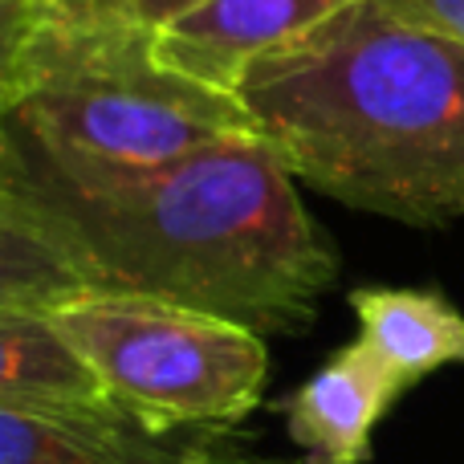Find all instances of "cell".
I'll use <instances>...</instances> for the list:
<instances>
[{"label":"cell","instance_id":"10","mask_svg":"<svg viewBox=\"0 0 464 464\" xmlns=\"http://www.w3.org/2000/svg\"><path fill=\"white\" fill-rule=\"evenodd\" d=\"M90 285L94 281L73 245L16 184L5 135V106H0V305L49 310Z\"/></svg>","mask_w":464,"mask_h":464},{"label":"cell","instance_id":"8","mask_svg":"<svg viewBox=\"0 0 464 464\" xmlns=\"http://www.w3.org/2000/svg\"><path fill=\"white\" fill-rule=\"evenodd\" d=\"M0 408L122 411L37 305H0Z\"/></svg>","mask_w":464,"mask_h":464},{"label":"cell","instance_id":"9","mask_svg":"<svg viewBox=\"0 0 464 464\" xmlns=\"http://www.w3.org/2000/svg\"><path fill=\"white\" fill-rule=\"evenodd\" d=\"M359 343L408 387L464 362V314L436 289L359 285L351 289Z\"/></svg>","mask_w":464,"mask_h":464},{"label":"cell","instance_id":"2","mask_svg":"<svg viewBox=\"0 0 464 464\" xmlns=\"http://www.w3.org/2000/svg\"><path fill=\"white\" fill-rule=\"evenodd\" d=\"M237 98L297 184L354 212L464 220V45L359 0L261 57Z\"/></svg>","mask_w":464,"mask_h":464},{"label":"cell","instance_id":"6","mask_svg":"<svg viewBox=\"0 0 464 464\" xmlns=\"http://www.w3.org/2000/svg\"><path fill=\"white\" fill-rule=\"evenodd\" d=\"M411 392L359 338L338 346L285 403V432L314 464H367L375 428Z\"/></svg>","mask_w":464,"mask_h":464},{"label":"cell","instance_id":"12","mask_svg":"<svg viewBox=\"0 0 464 464\" xmlns=\"http://www.w3.org/2000/svg\"><path fill=\"white\" fill-rule=\"evenodd\" d=\"M379 5L420 29L444 33L464 45V0H379Z\"/></svg>","mask_w":464,"mask_h":464},{"label":"cell","instance_id":"13","mask_svg":"<svg viewBox=\"0 0 464 464\" xmlns=\"http://www.w3.org/2000/svg\"><path fill=\"white\" fill-rule=\"evenodd\" d=\"M90 5L98 8H111V13H122L130 16L135 24H143V29H163L168 21H176L179 13H188L192 5H200V0H90Z\"/></svg>","mask_w":464,"mask_h":464},{"label":"cell","instance_id":"5","mask_svg":"<svg viewBox=\"0 0 464 464\" xmlns=\"http://www.w3.org/2000/svg\"><path fill=\"white\" fill-rule=\"evenodd\" d=\"M359 0H200L163 29H155V53L176 73L237 94L240 78L261 57L310 37Z\"/></svg>","mask_w":464,"mask_h":464},{"label":"cell","instance_id":"3","mask_svg":"<svg viewBox=\"0 0 464 464\" xmlns=\"http://www.w3.org/2000/svg\"><path fill=\"white\" fill-rule=\"evenodd\" d=\"M37 139L114 168H160L232 135H256L237 94L176 73L155 53L151 29L73 0L45 37L21 102L8 106Z\"/></svg>","mask_w":464,"mask_h":464},{"label":"cell","instance_id":"7","mask_svg":"<svg viewBox=\"0 0 464 464\" xmlns=\"http://www.w3.org/2000/svg\"><path fill=\"white\" fill-rule=\"evenodd\" d=\"M212 436L155 432L127 411L0 408V464H192Z\"/></svg>","mask_w":464,"mask_h":464},{"label":"cell","instance_id":"1","mask_svg":"<svg viewBox=\"0 0 464 464\" xmlns=\"http://www.w3.org/2000/svg\"><path fill=\"white\" fill-rule=\"evenodd\" d=\"M16 184L53 220L98 289L302 334L338 281V253L261 135H232L160 168L78 160L5 111Z\"/></svg>","mask_w":464,"mask_h":464},{"label":"cell","instance_id":"14","mask_svg":"<svg viewBox=\"0 0 464 464\" xmlns=\"http://www.w3.org/2000/svg\"><path fill=\"white\" fill-rule=\"evenodd\" d=\"M192 464H314L310 457H302V460H261V457H232V452H220L217 449V440L208 444V449L200 452Z\"/></svg>","mask_w":464,"mask_h":464},{"label":"cell","instance_id":"4","mask_svg":"<svg viewBox=\"0 0 464 464\" xmlns=\"http://www.w3.org/2000/svg\"><path fill=\"white\" fill-rule=\"evenodd\" d=\"M114 408L155 432L225 428L261 403L265 334L220 314L127 289H78L49 305Z\"/></svg>","mask_w":464,"mask_h":464},{"label":"cell","instance_id":"11","mask_svg":"<svg viewBox=\"0 0 464 464\" xmlns=\"http://www.w3.org/2000/svg\"><path fill=\"white\" fill-rule=\"evenodd\" d=\"M73 0H0V106L29 90L45 37L70 16Z\"/></svg>","mask_w":464,"mask_h":464}]
</instances>
